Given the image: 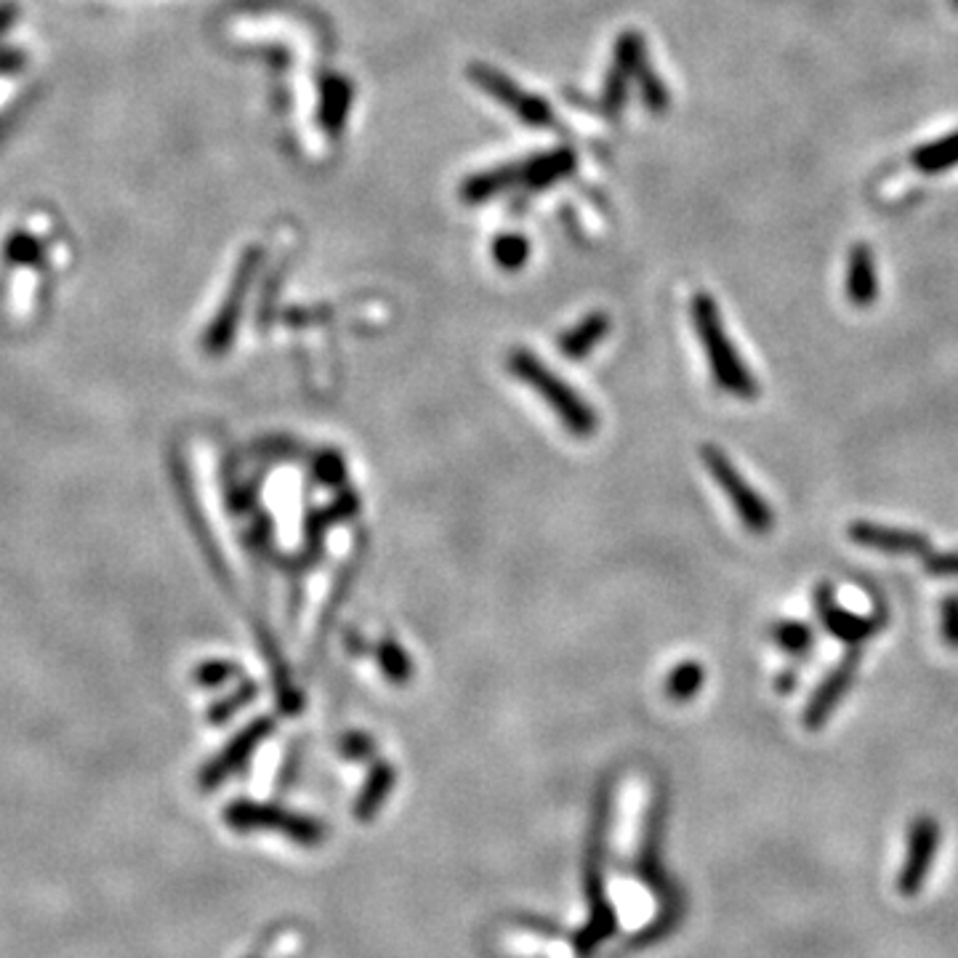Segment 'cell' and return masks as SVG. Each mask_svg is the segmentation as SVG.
Returning <instances> with one entry per match:
<instances>
[{
  "instance_id": "5b68a950",
  "label": "cell",
  "mask_w": 958,
  "mask_h": 958,
  "mask_svg": "<svg viewBox=\"0 0 958 958\" xmlns=\"http://www.w3.org/2000/svg\"><path fill=\"white\" fill-rule=\"evenodd\" d=\"M225 823L238 833H278V836L291 839V842L314 846L325 842V825L317 823L314 818L299 815V812H288L282 806L274 804H259V802H232L225 810Z\"/></svg>"
},
{
  "instance_id": "4316f807",
  "label": "cell",
  "mask_w": 958,
  "mask_h": 958,
  "mask_svg": "<svg viewBox=\"0 0 958 958\" xmlns=\"http://www.w3.org/2000/svg\"><path fill=\"white\" fill-rule=\"evenodd\" d=\"M636 77H639L642 100H645L647 107L653 110V113H663V110L668 107V91H666V83H663L653 72V67L647 64V59H642V64L636 67Z\"/></svg>"
},
{
  "instance_id": "1f68e13d",
  "label": "cell",
  "mask_w": 958,
  "mask_h": 958,
  "mask_svg": "<svg viewBox=\"0 0 958 958\" xmlns=\"http://www.w3.org/2000/svg\"><path fill=\"white\" fill-rule=\"evenodd\" d=\"M6 253H9V259L17 261V264H32V261L41 259V242L30 238V235H14V238L9 240Z\"/></svg>"
},
{
  "instance_id": "e575fe53",
  "label": "cell",
  "mask_w": 958,
  "mask_h": 958,
  "mask_svg": "<svg viewBox=\"0 0 958 958\" xmlns=\"http://www.w3.org/2000/svg\"><path fill=\"white\" fill-rule=\"evenodd\" d=\"M950 6H954V9L958 11V0H950Z\"/></svg>"
},
{
  "instance_id": "e0dca14e",
  "label": "cell",
  "mask_w": 958,
  "mask_h": 958,
  "mask_svg": "<svg viewBox=\"0 0 958 958\" xmlns=\"http://www.w3.org/2000/svg\"><path fill=\"white\" fill-rule=\"evenodd\" d=\"M610 333V317L605 312H592L589 317H583L579 325H573L570 331L562 333L560 339V352L570 360L586 357L589 352L605 341Z\"/></svg>"
},
{
  "instance_id": "ffe728a7",
  "label": "cell",
  "mask_w": 958,
  "mask_h": 958,
  "mask_svg": "<svg viewBox=\"0 0 958 958\" xmlns=\"http://www.w3.org/2000/svg\"><path fill=\"white\" fill-rule=\"evenodd\" d=\"M350 104H352L350 81H344V77H325L320 117H323V126L331 136H339V131L344 128L346 115H350Z\"/></svg>"
},
{
  "instance_id": "5bb4252c",
  "label": "cell",
  "mask_w": 958,
  "mask_h": 958,
  "mask_svg": "<svg viewBox=\"0 0 958 958\" xmlns=\"http://www.w3.org/2000/svg\"><path fill=\"white\" fill-rule=\"evenodd\" d=\"M844 291L852 306L857 310H868L876 304L878 299V269H876V256L865 242L850 248L846 256V278H844Z\"/></svg>"
},
{
  "instance_id": "8992f818",
  "label": "cell",
  "mask_w": 958,
  "mask_h": 958,
  "mask_svg": "<svg viewBox=\"0 0 958 958\" xmlns=\"http://www.w3.org/2000/svg\"><path fill=\"white\" fill-rule=\"evenodd\" d=\"M261 259H264V251H261V248H248L246 256L240 259L238 269H235V278L225 296V304L219 306L214 323L208 325L206 333H202V350L214 354V357L229 352L235 336H238L242 310H246V296L248 291H251L256 272H259Z\"/></svg>"
},
{
  "instance_id": "603a6c76",
  "label": "cell",
  "mask_w": 958,
  "mask_h": 958,
  "mask_svg": "<svg viewBox=\"0 0 958 958\" xmlns=\"http://www.w3.org/2000/svg\"><path fill=\"white\" fill-rule=\"evenodd\" d=\"M706 685V668L698 660H685L668 674L666 679V695L677 704H687L695 695L704 690Z\"/></svg>"
},
{
  "instance_id": "7c38bea8",
  "label": "cell",
  "mask_w": 958,
  "mask_h": 958,
  "mask_svg": "<svg viewBox=\"0 0 958 958\" xmlns=\"http://www.w3.org/2000/svg\"><path fill=\"white\" fill-rule=\"evenodd\" d=\"M852 543L863 549H876L892 556H924L929 551V538L918 530L892 528V524L857 520L846 528Z\"/></svg>"
},
{
  "instance_id": "836d02e7",
  "label": "cell",
  "mask_w": 958,
  "mask_h": 958,
  "mask_svg": "<svg viewBox=\"0 0 958 958\" xmlns=\"http://www.w3.org/2000/svg\"><path fill=\"white\" fill-rule=\"evenodd\" d=\"M796 681H799L796 671H783V674H780V677H778V681H775L778 693H783V695L793 693V690H796Z\"/></svg>"
},
{
  "instance_id": "9a60e30c",
  "label": "cell",
  "mask_w": 958,
  "mask_h": 958,
  "mask_svg": "<svg viewBox=\"0 0 958 958\" xmlns=\"http://www.w3.org/2000/svg\"><path fill=\"white\" fill-rule=\"evenodd\" d=\"M642 59H647L645 56V41H642V35H636V32H626V35H621L618 45H615L613 72L607 75L605 94H602V104H605V110H610V113L621 110L623 100H626L628 75H636V67L642 64Z\"/></svg>"
},
{
  "instance_id": "cb8c5ba5",
  "label": "cell",
  "mask_w": 958,
  "mask_h": 958,
  "mask_svg": "<svg viewBox=\"0 0 958 958\" xmlns=\"http://www.w3.org/2000/svg\"><path fill=\"white\" fill-rule=\"evenodd\" d=\"M376 660L381 671H384V677L389 679L392 685H408L413 677V660L408 649L399 647L395 639H384L376 649Z\"/></svg>"
},
{
  "instance_id": "ac0fdd59",
  "label": "cell",
  "mask_w": 958,
  "mask_h": 958,
  "mask_svg": "<svg viewBox=\"0 0 958 958\" xmlns=\"http://www.w3.org/2000/svg\"><path fill=\"white\" fill-rule=\"evenodd\" d=\"M522 181V166H501L493 170H482V174L471 176L464 181L461 200L464 202H485L496 195L507 192L511 184Z\"/></svg>"
},
{
  "instance_id": "ba28073f",
  "label": "cell",
  "mask_w": 958,
  "mask_h": 958,
  "mask_svg": "<svg viewBox=\"0 0 958 958\" xmlns=\"http://www.w3.org/2000/svg\"><path fill=\"white\" fill-rule=\"evenodd\" d=\"M943 831L940 823L929 815H918L908 825V842H905V860L900 876H897V889L903 897H916L927 884L931 863H935L937 850H940Z\"/></svg>"
},
{
  "instance_id": "d6986e66",
  "label": "cell",
  "mask_w": 958,
  "mask_h": 958,
  "mask_svg": "<svg viewBox=\"0 0 958 958\" xmlns=\"http://www.w3.org/2000/svg\"><path fill=\"white\" fill-rule=\"evenodd\" d=\"M575 166V155L570 149H554V153L530 157L522 163V181L530 187H546L551 181H560Z\"/></svg>"
},
{
  "instance_id": "277c9868",
  "label": "cell",
  "mask_w": 958,
  "mask_h": 958,
  "mask_svg": "<svg viewBox=\"0 0 958 958\" xmlns=\"http://www.w3.org/2000/svg\"><path fill=\"white\" fill-rule=\"evenodd\" d=\"M700 461H704L708 475L730 501L732 511L743 522L746 530H751L753 535H767L775 528V511H772L770 501L757 493V488L740 475V469L725 450L711 442L700 445Z\"/></svg>"
},
{
  "instance_id": "52a82bcc",
  "label": "cell",
  "mask_w": 958,
  "mask_h": 958,
  "mask_svg": "<svg viewBox=\"0 0 958 958\" xmlns=\"http://www.w3.org/2000/svg\"><path fill=\"white\" fill-rule=\"evenodd\" d=\"M812 605L823 628L831 636H836L839 642H844L846 647H860L863 642L874 639V636L887 626V613L876 610L871 615H860L846 610L842 602L836 600V589L831 583H818L815 592H812Z\"/></svg>"
},
{
  "instance_id": "7a4b0ae2",
  "label": "cell",
  "mask_w": 958,
  "mask_h": 958,
  "mask_svg": "<svg viewBox=\"0 0 958 958\" xmlns=\"http://www.w3.org/2000/svg\"><path fill=\"white\" fill-rule=\"evenodd\" d=\"M509 371L514 373L522 384L538 392V397L556 413L564 429L573 437H592L600 429V416L592 405L583 399L573 386L564 381L560 373H554L543 363L541 357L528 350H517L509 354Z\"/></svg>"
},
{
  "instance_id": "8fae6325",
  "label": "cell",
  "mask_w": 958,
  "mask_h": 958,
  "mask_svg": "<svg viewBox=\"0 0 958 958\" xmlns=\"http://www.w3.org/2000/svg\"><path fill=\"white\" fill-rule=\"evenodd\" d=\"M469 75L485 94H490L493 100L501 102L503 107L511 110L520 121L530 123V126H549L551 123L549 104L533 94H528V91H522L520 85L509 81L503 72L488 67V64H475V67L469 70Z\"/></svg>"
},
{
  "instance_id": "3957f363",
  "label": "cell",
  "mask_w": 958,
  "mask_h": 958,
  "mask_svg": "<svg viewBox=\"0 0 958 958\" xmlns=\"http://www.w3.org/2000/svg\"><path fill=\"white\" fill-rule=\"evenodd\" d=\"M607 818H610V791H602L600 802H596L592 833H589V846H586V876H583V887H586L589 897V924L583 927L579 937V950L583 956H589L592 950L600 948L615 931V918L613 908H610L605 897V839H607Z\"/></svg>"
},
{
  "instance_id": "f1b7e54d",
  "label": "cell",
  "mask_w": 958,
  "mask_h": 958,
  "mask_svg": "<svg viewBox=\"0 0 958 958\" xmlns=\"http://www.w3.org/2000/svg\"><path fill=\"white\" fill-rule=\"evenodd\" d=\"M924 567L929 575H940V579H958V551H927L921 556Z\"/></svg>"
},
{
  "instance_id": "d4e9b609",
  "label": "cell",
  "mask_w": 958,
  "mask_h": 958,
  "mask_svg": "<svg viewBox=\"0 0 958 958\" xmlns=\"http://www.w3.org/2000/svg\"><path fill=\"white\" fill-rule=\"evenodd\" d=\"M259 695V687L253 685V681H240L238 687H235V693H229L227 698H221L219 704L211 706V711H208V719L214 721V725H225L235 717V714L242 711L251 700Z\"/></svg>"
},
{
  "instance_id": "83f0119b",
  "label": "cell",
  "mask_w": 958,
  "mask_h": 958,
  "mask_svg": "<svg viewBox=\"0 0 958 958\" xmlns=\"http://www.w3.org/2000/svg\"><path fill=\"white\" fill-rule=\"evenodd\" d=\"M195 681H198L200 687H206V690H211V687H221L227 685V681H232L235 677H240V666L232 660H206L200 663L198 668H195Z\"/></svg>"
},
{
  "instance_id": "9c48e42d",
  "label": "cell",
  "mask_w": 958,
  "mask_h": 958,
  "mask_svg": "<svg viewBox=\"0 0 958 958\" xmlns=\"http://www.w3.org/2000/svg\"><path fill=\"white\" fill-rule=\"evenodd\" d=\"M860 658H863L860 647H850V653H846L815 687V693L810 695V700H806L804 706L802 719L806 730L810 732L823 730L825 721L833 717V711H836L839 704H842L844 695L852 690V685H855Z\"/></svg>"
},
{
  "instance_id": "f546056e",
  "label": "cell",
  "mask_w": 958,
  "mask_h": 958,
  "mask_svg": "<svg viewBox=\"0 0 958 958\" xmlns=\"http://www.w3.org/2000/svg\"><path fill=\"white\" fill-rule=\"evenodd\" d=\"M940 634L948 647L958 649V594H948L940 605Z\"/></svg>"
},
{
  "instance_id": "2e32d148",
  "label": "cell",
  "mask_w": 958,
  "mask_h": 958,
  "mask_svg": "<svg viewBox=\"0 0 958 958\" xmlns=\"http://www.w3.org/2000/svg\"><path fill=\"white\" fill-rule=\"evenodd\" d=\"M395 780H397V772L389 761H378L376 767H371V772H367L363 783V791H360V796L354 799V810H352L354 818L363 820V823L376 818L381 806L386 804V799L392 796Z\"/></svg>"
},
{
  "instance_id": "484cf974",
  "label": "cell",
  "mask_w": 958,
  "mask_h": 958,
  "mask_svg": "<svg viewBox=\"0 0 958 958\" xmlns=\"http://www.w3.org/2000/svg\"><path fill=\"white\" fill-rule=\"evenodd\" d=\"M528 256H530V242L520 238V235H503V238H498L493 242L496 264L501 269H509V272L524 267Z\"/></svg>"
},
{
  "instance_id": "6da1fadb",
  "label": "cell",
  "mask_w": 958,
  "mask_h": 958,
  "mask_svg": "<svg viewBox=\"0 0 958 958\" xmlns=\"http://www.w3.org/2000/svg\"><path fill=\"white\" fill-rule=\"evenodd\" d=\"M693 325L698 333L700 346H704L708 367H711V376L717 381V386L727 395L738 399H753L759 397V381L748 371L738 350H735L730 333H727L725 323H721V314L717 301L708 293H698L693 299Z\"/></svg>"
},
{
  "instance_id": "4fadbf2b",
  "label": "cell",
  "mask_w": 958,
  "mask_h": 958,
  "mask_svg": "<svg viewBox=\"0 0 958 958\" xmlns=\"http://www.w3.org/2000/svg\"><path fill=\"white\" fill-rule=\"evenodd\" d=\"M663 820H666V796L658 793L655 802L649 804L647 820H645V836L639 844V876L647 884L658 887L666 895H677L668 884L666 874H663V857H660V842H663Z\"/></svg>"
},
{
  "instance_id": "7402d4cb",
  "label": "cell",
  "mask_w": 958,
  "mask_h": 958,
  "mask_svg": "<svg viewBox=\"0 0 958 958\" xmlns=\"http://www.w3.org/2000/svg\"><path fill=\"white\" fill-rule=\"evenodd\" d=\"M770 639L775 642L785 655H791V658H804V655H810L812 649H815V632H812L810 623L804 621H775L770 626Z\"/></svg>"
},
{
  "instance_id": "30bf717a",
  "label": "cell",
  "mask_w": 958,
  "mask_h": 958,
  "mask_svg": "<svg viewBox=\"0 0 958 958\" xmlns=\"http://www.w3.org/2000/svg\"><path fill=\"white\" fill-rule=\"evenodd\" d=\"M272 717H259L253 719L251 725L242 727V730L235 735L229 743L221 748L216 757L208 761L206 767H202L200 772V785L202 791H211L216 785H221L229 775H235V772L242 770L246 767V761L253 757L256 751H259V746L264 743V740L272 735Z\"/></svg>"
},
{
  "instance_id": "d6a6232c",
  "label": "cell",
  "mask_w": 958,
  "mask_h": 958,
  "mask_svg": "<svg viewBox=\"0 0 958 958\" xmlns=\"http://www.w3.org/2000/svg\"><path fill=\"white\" fill-rule=\"evenodd\" d=\"M339 751L344 753L346 759H352V761H365V759L373 757V751H376V743H373L371 735L350 732L339 743Z\"/></svg>"
},
{
  "instance_id": "44dd1931",
  "label": "cell",
  "mask_w": 958,
  "mask_h": 958,
  "mask_svg": "<svg viewBox=\"0 0 958 958\" xmlns=\"http://www.w3.org/2000/svg\"><path fill=\"white\" fill-rule=\"evenodd\" d=\"M910 163L921 174H943V170L958 166V131L916 147L914 155H910Z\"/></svg>"
},
{
  "instance_id": "4dcf8cb0",
  "label": "cell",
  "mask_w": 958,
  "mask_h": 958,
  "mask_svg": "<svg viewBox=\"0 0 958 958\" xmlns=\"http://www.w3.org/2000/svg\"><path fill=\"white\" fill-rule=\"evenodd\" d=\"M314 475H317L320 482L327 485V488H336V485L344 482L346 471L339 452H331V450L323 452V456L317 458V464H314Z\"/></svg>"
}]
</instances>
